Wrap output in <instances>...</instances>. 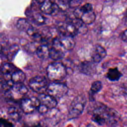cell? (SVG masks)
Instances as JSON below:
<instances>
[{
  "instance_id": "obj_21",
  "label": "cell",
  "mask_w": 127,
  "mask_h": 127,
  "mask_svg": "<svg viewBox=\"0 0 127 127\" xmlns=\"http://www.w3.org/2000/svg\"><path fill=\"white\" fill-rule=\"evenodd\" d=\"M95 18L96 15L93 11L83 13L80 18L82 21L86 25L93 23L95 20Z\"/></svg>"
},
{
  "instance_id": "obj_8",
  "label": "cell",
  "mask_w": 127,
  "mask_h": 127,
  "mask_svg": "<svg viewBox=\"0 0 127 127\" xmlns=\"http://www.w3.org/2000/svg\"><path fill=\"white\" fill-rule=\"evenodd\" d=\"M57 30L62 36L73 37L78 33V29L70 21L59 22L57 25Z\"/></svg>"
},
{
  "instance_id": "obj_20",
  "label": "cell",
  "mask_w": 127,
  "mask_h": 127,
  "mask_svg": "<svg viewBox=\"0 0 127 127\" xmlns=\"http://www.w3.org/2000/svg\"><path fill=\"white\" fill-rule=\"evenodd\" d=\"M64 53L63 51L51 47L50 48V58L54 61H59L64 57Z\"/></svg>"
},
{
  "instance_id": "obj_17",
  "label": "cell",
  "mask_w": 127,
  "mask_h": 127,
  "mask_svg": "<svg viewBox=\"0 0 127 127\" xmlns=\"http://www.w3.org/2000/svg\"><path fill=\"white\" fill-rule=\"evenodd\" d=\"M26 79L25 73L21 69H17L11 75V80L14 83H22Z\"/></svg>"
},
{
  "instance_id": "obj_27",
  "label": "cell",
  "mask_w": 127,
  "mask_h": 127,
  "mask_svg": "<svg viewBox=\"0 0 127 127\" xmlns=\"http://www.w3.org/2000/svg\"><path fill=\"white\" fill-rule=\"evenodd\" d=\"M48 110H49V109L46 106H45V105H44L42 104H40V105L38 107L37 110L38 111V112L39 113H40L41 114H44L48 112Z\"/></svg>"
},
{
  "instance_id": "obj_29",
  "label": "cell",
  "mask_w": 127,
  "mask_h": 127,
  "mask_svg": "<svg viewBox=\"0 0 127 127\" xmlns=\"http://www.w3.org/2000/svg\"><path fill=\"white\" fill-rule=\"evenodd\" d=\"M121 39L125 42H127V29L124 30L122 34H121Z\"/></svg>"
},
{
  "instance_id": "obj_15",
  "label": "cell",
  "mask_w": 127,
  "mask_h": 127,
  "mask_svg": "<svg viewBox=\"0 0 127 127\" xmlns=\"http://www.w3.org/2000/svg\"><path fill=\"white\" fill-rule=\"evenodd\" d=\"M123 74L117 67L110 68L106 73V78L111 81H117L120 79Z\"/></svg>"
},
{
  "instance_id": "obj_19",
  "label": "cell",
  "mask_w": 127,
  "mask_h": 127,
  "mask_svg": "<svg viewBox=\"0 0 127 127\" xmlns=\"http://www.w3.org/2000/svg\"><path fill=\"white\" fill-rule=\"evenodd\" d=\"M7 114L9 118L15 122H17L21 119V116L20 112L14 107H9L7 111Z\"/></svg>"
},
{
  "instance_id": "obj_7",
  "label": "cell",
  "mask_w": 127,
  "mask_h": 127,
  "mask_svg": "<svg viewBox=\"0 0 127 127\" xmlns=\"http://www.w3.org/2000/svg\"><path fill=\"white\" fill-rule=\"evenodd\" d=\"M40 104L38 97L25 98L21 101L20 107L24 113L27 114H31L36 110H37Z\"/></svg>"
},
{
  "instance_id": "obj_14",
  "label": "cell",
  "mask_w": 127,
  "mask_h": 127,
  "mask_svg": "<svg viewBox=\"0 0 127 127\" xmlns=\"http://www.w3.org/2000/svg\"><path fill=\"white\" fill-rule=\"evenodd\" d=\"M102 87V83L99 80L94 81L92 83L89 91V99L90 101H93L95 100L94 95L100 91Z\"/></svg>"
},
{
  "instance_id": "obj_6",
  "label": "cell",
  "mask_w": 127,
  "mask_h": 127,
  "mask_svg": "<svg viewBox=\"0 0 127 127\" xmlns=\"http://www.w3.org/2000/svg\"><path fill=\"white\" fill-rule=\"evenodd\" d=\"M28 91L27 87L23 83H14L7 93L12 100L21 101L25 98V96L27 94Z\"/></svg>"
},
{
  "instance_id": "obj_28",
  "label": "cell",
  "mask_w": 127,
  "mask_h": 127,
  "mask_svg": "<svg viewBox=\"0 0 127 127\" xmlns=\"http://www.w3.org/2000/svg\"><path fill=\"white\" fill-rule=\"evenodd\" d=\"M82 0H71L69 6L72 8H77L80 4Z\"/></svg>"
},
{
  "instance_id": "obj_32",
  "label": "cell",
  "mask_w": 127,
  "mask_h": 127,
  "mask_svg": "<svg viewBox=\"0 0 127 127\" xmlns=\"http://www.w3.org/2000/svg\"><path fill=\"white\" fill-rule=\"evenodd\" d=\"M125 21L127 23V10L125 13Z\"/></svg>"
},
{
  "instance_id": "obj_2",
  "label": "cell",
  "mask_w": 127,
  "mask_h": 127,
  "mask_svg": "<svg viewBox=\"0 0 127 127\" xmlns=\"http://www.w3.org/2000/svg\"><path fill=\"white\" fill-rule=\"evenodd\" d=\"M46 71L48 79L52 81L62 80L67 74L65 65L59 62H55L49 64L47 67Z\"/></svg>"
},
{
  "instance_id": "obj_25",
  "label": "cell",
  "mask_w": 127,
  "mask_h": 127,
  "mask_svg": "<svg viewBox=\"0 0 127 127\" xmlns=\"http://www.w3.org/2000/svg\"><path fill=\"white\" fill-rule=\"evenodd\" d=\"M80 9L83 13L89 12L93 11V7L91 4L89 3H85L83 5H82L81 7H80Z\"/></svg>"
},
{
  "instance_id": "obj_4",
  "label": "cell",
  "mask_w": 127,
  "mask_h": 127,
  "mask_svg": "<svg viewBox=\"0 0 127 127\" xmlns=\"http://www.w3.org/2000/svg\"><path fill=\"white\" fill-rule=\"evenodd\" d=\"M68 91L66 84L60 81H53L49 83L46 92L57 99H60L64 96Z\"/></svg>"
},
{
  "instance_id": "obj_10",
  "label": "cell",
  "mask_w": 127,
  "mask_h": 127,
  "mask_svg": "<svg viewBox=\"0 0 127 127\" xmlns=\"http://www.w3.org/2000/svg\"><path fill=\"white\" fill-rule=\"evenodd\" d=\"M38 98L40 103L46 106L49 109H53L58 105L57 99L48 93L39 94Z\"/></svg>"
},
{
  "instance_id": "obj_3",
  "label": "cell",
  "mask_w": 127,
  "mask_h": 127,
  "mask_svg": "<svg viewBox=\"0 0 127 127\" xmlns=\"http://www.w3.org/2000/svg\"><path fill=\"white\" fill-rule=\"evenodd\" d=\"M86 103V97L83 94L76 96L69 106L67 117L69 120L79 117L82 113Z\"/></svg>"
},
{
  "instance_id": "obj_5",
  "label": "cell",
  "mask_w": 127,
  "mask_h": 127,
  "mask_svg": "<svg viewBox=\"0 0 127 127\" xmlns=\"http://www.w3.org/2000/svg\"><path fill=\"white\" fill-rule=\"evenodd\" d=\"M49 84L47 79L45 77L40 75L32 77L28 82L30 89L38 94L44 93L46 92Z\"/></svg>"
},
{
  "instance_id": "obj_23",
  "label": "cell",
  "mask_w": 127,
  "mask_h": 127,
  "mask_svg": "<svg viewBox=\"0 0 127 127\" xmlns=\"http://www.w3.org/2000/svg\"><path fill=\"white\" fill-rule=\"evenodd\" d=\"M18 50V48L16 46H13L10 48H9L8 49L6 50V57L7 59L11 60H12L15 56V55L16 54V53L17 52Z\"/></svg>"
},
{
  "instance_id": "obj_24",
  "label": "cell",
  "mask_w": 127,
  "mask_h": 127,
  "mask_svg": "<svg viewBox=\"0 0 127 127\" xmlns=\"http://www.w3.org/2000/svg\"><path fill=\"white\" fill-rule=\"evenodd\" d=\"M34 22L38 24H43L45 21V17L40 13L35 12L33 14Z\"/></svg>"
},
{
  "instance_id": "obj_12",
  "label": "cell",
  "mask_w": 127,
  "mask_h": 127,
  "mask_svg": "<svg viewBox=\"0 0 127 127\" xmlns=\"http://www.w3.org/2000/svg\"><path fill=\"white\" fill-rule=\"evenodd\" d=\"M93 62L85 61L81 63L79 65V70L83 74L91 75L95 73L96 67Z\"/></svg>"
},
{
  "instance_id": "obj_18",
  "label": "cell",
  "mask_w": 127,
  "mask_h": 127,
  "mask_svg": "<svg viewBox=\"0 0 127 127\" xmlns=\"http://www.w3.org/2000/svg\"><path fill=\"white\" fill-rule=\"evenodd\" d=\"M55 2L52 0H46L43 3L40 4V10L46 14L52 15Z\"/></svg>"
},
{
  "instance_id": "obj_1",
  "label": "cell",
  "mask_w": 127,
  "mask_h": 127,
  "mask_svg": "<svg viewBox=\"0 0 127 127\" xmlns=\"http://www.w3.org/2000/svg\"><path fill=\"white\" fill-rule=\"evenodd\" d=\"M93 105V107L91 109V114H98L104 120L105 124L110 127H114L117 126L120 117L115 110L100 102L95 103Z\"/></svg>"
},
{
  "instance_id": "obj_33",
  "label": "cell",
  "mask_w": 127,
  "mask_h": 127,
  "mask_svg": "<svg viewBox=\"0 0 127 127\" xmlns=\"http://www.w3.org/2000/svg\"><path fill=\"white\" fill-rule=\"evenodd\" d=\"M28 127V126H26V127Z\"/></svg>"
},
{
  "instance_id": "obj_9",
  "label": "cell",
  "mask_w": 127,
  "mask_h": 127,
  "mask_svg": "<svg viewBox=\"0 0 127 127\" xmlns=\"http://www.w3.org/2000/svg\"><path fill=\"white\" fill-rule=\"evenodd\" d=\"M107 56V51L104 48L99 45H95L91 51L92 61L95 64L101 62Z\"/></svg>"
},
{
  "instance_id": "obj_26",
  "label": "cell",
  "mask_w": 127,
  "mask_h": 127,
  "mask_svg": "<svg viewBox=\"0 0 127 127\" xmlns=\"http://www.w3.org/2000/svg\"><path fill=\"white\" fill-rule=\"evenodd\" d=\"M0 127H13V124L4 118L0 119Z\"/></svg>"
},
{
  "instance_id": "obj_16",
  "label": "cell",
  "mask_w": 127,
  "mask_h": 127,
  "mask_svg": "<svg viewBox=\"0 0 127 127\" xmlns=\"http://www.w3.org/2000/svg\"><path fill=\"white\" fill-rule=\"evenodd\" d=\"M37 56L43 60H46L50 58V48L47 45L42 44L39 46L36 50Z\"/></svg>"
},
{
  "instance_id": "obj_13",
  "label": "cell",
  "mask_w": 127,
  "mask_h": 127,
  "mask_svg": "<svg viewBox=\"0 0 127 127\" xmlns=\"http://www.w3.org/2000/svg\"><path fill=\"white\" fill-rule=\"evenodd\" d=\"M59 38L62 47L65 51H70L74 47L75 42L73 37L61 35Z\"/></svg>"
},
{
  "instance_id": "obj_31",
  "label": "cell",
  "mask_w": 127,
  "mask_h": 127,
  "mask_svg": "<svg viewBox=\"0 0 127 127\" xmlns=\"http://www.w3.org/2000/svg\"><path fill=\"white\" fill-rule=\"evenodd\" d=\"M36 0V1L39 3V4H40H40H41L42 3H43L46 0Z\"/></svg>"
},
{
  "instance_id": "obj_11",
  "label": "cell",
  "mask_w": 127,
  "mask_h": 127,
  "mask_svg": "<svg viewBox=\"0 0 127 127\" xmlns=\"http://www.w3.org/2000/svg\"><path fill=\"white\" fill-rule=\"evenodd\" d=\"M18 68L14 64L9 63L3 64L1 66V74L2 75L1 79L4 80H11V75Z\"/></svg>"
},
{
  "instance_id": "obj_22",
  "label": "cell",
  "mask_w": 127,
  "mask_h": 127,
  "mask_svg": "<svg viewBox=\"0 0 127 127\" xmlns=\"http://www.w3.org/2000/svg\"><path fill=\"white\" fill-rule=\"evenodd\" d=\"M16 27L19 30L24 31L26 32L28 29L32 27V26L26 19L20 18L17 22Z\"/></svg>"
},
{
  "instance_id": "obj_30",
  "label": "cell",
  "mask_w": 127,
  "mask_h": 127,
  "mask_svg": "<svg viewBox=\"0 0 127 127\" xmlns=\"http://www.w3.org/2000/svg\"><path fill=\"white\" fill-rule=\"evenodd\" d=\"M71 1V0H60V2L62 5H65V6H66V5L69 6Z\"/></svg>"
}]
</instances>
